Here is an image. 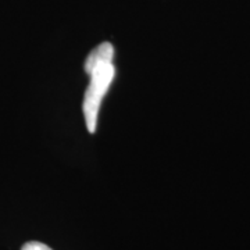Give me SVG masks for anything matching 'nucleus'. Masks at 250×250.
<instances>
[{
  "mask_svg": "<svg viewBox=\"0 0 250 250\" xmlns=\"http://www.w3.org/2000/svg\"><path fill=\"white\" fill-rule=\"evenodd\" d=\"M113 57L114 47L104 42L95 47L85 62V71L90 75V82L83 98V114L90 134L96 131L99 108L116 75Z\"/></svg>",
  "mask_w": 250,
  "mask_h": 250,
  "instance_id": "f257e3e1",
  "label": "nucleus"
},
{
  "mask_svg": "<svg viewBox=\"0 0 250 250\" xmlns=\"http://www.w3.org/2000/svg\"><path fill=\"white\" fill-rule=\"evenodd\" d=\"M21 250H52L49 246H46L45 243L41 242H28L22 246Z\"/></svg>",
  "mask_w": 250,
  "mask_h": 250,
  "instance_id": "f03ea898",
  "label": "nucleus"
}]
</instances>
